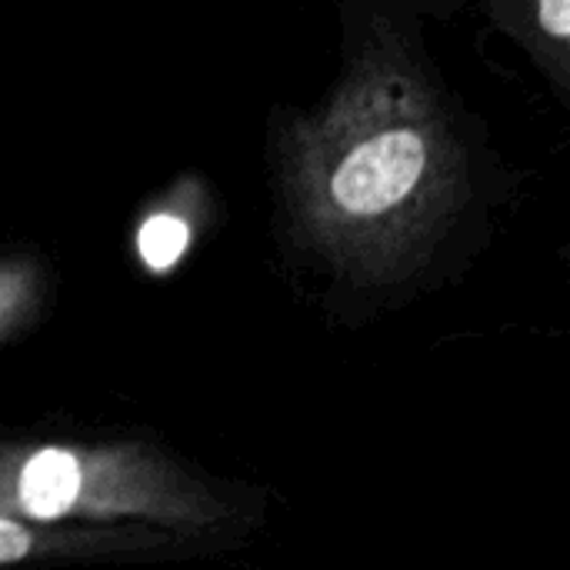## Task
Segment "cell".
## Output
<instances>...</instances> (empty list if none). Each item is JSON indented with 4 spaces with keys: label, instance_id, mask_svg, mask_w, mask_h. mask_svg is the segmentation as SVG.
Instances as JSON below:
<instances>
[{
    "label": "cell",
    "instance_id": "6",
    "mask_svg": "<svg viewBox=\"0 0 570 570\" xmlns=\"http://www.w3.org/2000/svg\"><path fill=\"white\" fill-rule=\"evenodd\" d=\"M541 23L554 37H568L570 30V0H541Z\"/></svg>",
    "mask_w": 570,
    "mask_h": 570
},
{
    "label": "cell",
    "instance_id": "3",
    "mask_svg": "<svg viewBox=\"0 0 570 570\" xmlns=\"http://www.w3.org/2000/svg\"><path fill=\"white\" fill-rule=\"evenodd\" d=\"M428 147L414 130H387L354 147L337 167L331 190L347 214H381L401 204L421 180Z\"/></svg>",
    "mask_w": 570,
    "mask_h": 570
},
{
    "label": "cell",
    "instance_id": "1",
    "mask_svg": "<svg viewBox=\"0 0 570 570\" xmlns=\"http://www.w3.org/2000/svg\"><path fill=\"white\" fill-rule=\"evenodd\" d=\"M0 514L53 528H157L204 548L254 524L244 491L137 438H0Z\"/></svg>",
    "mask_w": 570,
    "mask_h": 570
},
{
    "label": "cell",
    "instance_id": "2",
    "mask_svg": "<svg viewBox=\"0 0 570 570\" xmlns=\"http://www.w3.org/2000/svg\"><path fill=\"white\" fill-rule=\"evenodd\" d=\"M200 551L204 544H194L157 528H53L0 514V570L164 561L190 558Z\"/></svg>",
    "mask_w": 570,
    "mask_h": 570
},
{
    "label": "cell",
    "instance_id": "4",
    "mask_svg": "<svg viewBox=\"0 0 570 570\" xmlns=\"http://www.w3.org/2000/svg\"><path fill=\"white\" fill-rule=\"evenodd\" d=\"M187 240H190V230H187V224L180 217L154 214L140 230V254L154 271H167V267L177 264Z\"/></svg>",
    "mask_w": 570,
    "mask_h": 570
},
{
    "label": "cell",
    "instance_id": "5",
    "mask_svg": "<svg viewBox=\"0 0 570 570\" xmlns=\"http://www.w3.org/2000/svg\"><path fill=\"white\" fill-rule=\"evenodd\" d=\"M30 301V287L17 274H0V334H7Z\"/></svg>",
    "mask_w": 570,
    "mask_h": 570
}]
</instances>
